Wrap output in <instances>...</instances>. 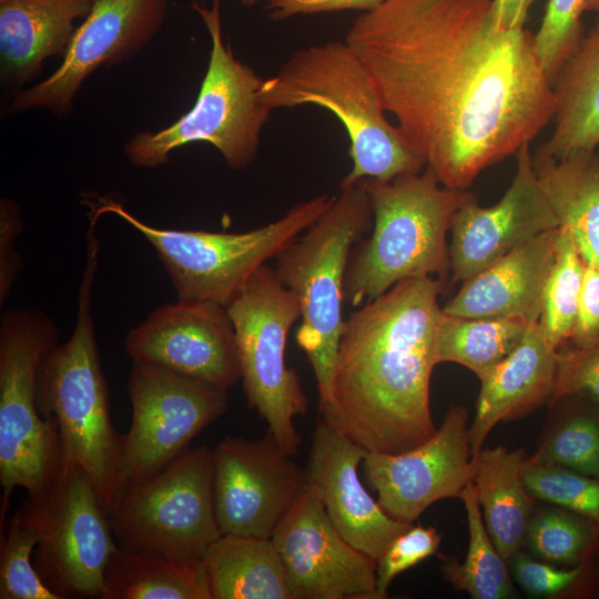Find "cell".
<instances>
[{"instance_id": "obj_17", "label": "cell", "mask_w": 599, "mask_h": 599, "mask_svg": "<svg viewBox=\"0 0 599 599\" xmlns=\"http://www.w3.org/2000/svg\"><path fill=\"white\" fill-rule=\"evenodd\" d=\"M133 362L158 365L229 390L241 379L234 326L227 308L212 301L162 305L125 338Z\"/></svg>"}, {"instance_id": "obj_41", "label": "cell", "mask_w": 599, "mask_h": 599, "mask_svg": "<svg viewBox=\"0 0 599 599\" xmlns=\"http://www.w3.org/2000/svg\"><path fill=\"white\" fill-rule=\"evenodd\" d=\"M573 346L585 347L599 341V268L586 263L577 316L570 338Z\"/></svg>"}, {"instance_id": "obj_32", "label": "cell", "mask_w": 599, "mask_h": 599, "mask_svg": "<svg viewBox=\"0 0 599 599\" xmlns=\"http://www.w3.org/2000/svg\"><path fill=\"white\" fill-rule=\"evenodd\" d=\"M34 529L16 511L1 535L0 599H59L34 568Z\"/></svg>"}, {"instance_id": "obj_5", "label": "cell", "mask_w": 599, "mask_h": 599, "mask_svg": "<svg viewBox=\"0 0 599 599\" xmlns=\"http://www.w3.org/2000/svg\"><path fill=\"white\" fill-rule=\"evenodd\" d=\"M373 212L369 238L352 250L344 303L358 307L400 281L446 275V235L455 212L475 199L466 190L444 186L433 170L390 181L364 179Z\"/></svg>"}, {"instance_id": "obj_30", "label": "cell", "mask_w": 599, "mask_h": 599, "mask_svg": "<svg viewBox=\"0 0 599 599\" xmlns=\"http://www.w3.org/2000/svg\"><path fill=\"white\" fill-rule=\"evenodd\" d=\"M465 506L469 542L463 562L445 558L441 571L456 589L467 591L474 599H507L515 595L506 559L497 550L485 526L473 479L459 497Z\"/></svg>"}, {"instance_id": "obj_39", "label": "cell", "mask_w": 599, "mask_h": 599, "mask_svg": "<svg viewBox=\"0 0 599 599\" xmlns=\"http://www.w3.org/2000/svg\"><path fill=\"white\" fill-rule=\"evenodd\" d=\"M510 571L516 582L530 596L551 597L572 585L581 573V568L558 569L536 561L517 551L509 558Z\"/></svg>"}, {"instance_id": "obj_11", "label": "cell", "mask_w": 599, "mask_h": 599, "mask_svg": "<svg viewBox=\"0 0 599 599\" xmlns=\"http://www.w3.org/2000/svg\"><path fill=\"white\" fill-rule=\"evenodd\" d=\"M120 547L202 562L221 536L213 493V450L189 448L154 476L126 486L106 510Z\"/></svg>"}, {"instance_id": "obj_9", "label": "cell", "mask_w": 599, "mask_h": 599, "mask_svg": "<svg viewBox=\"0 0 599 599\" xmlns=\"http://www.w3.org/2000/svg\"><path fill=\"white\" fill-rule=\"evenodd\" d=\"M59 343L54 322L38 308L6 309L0 318V526L17 487L41 493L64 465L59 427L42 417L37 382L45 355Z\"/></svg>"}, {"instance_id": "obj_6", "label": "cell", "mask_w": 599, "mask_h": 599, "mask_svg": "<svg viewBox=\"0 0 599 599\" xmlns=\"http://www.w3.org/2000/svg\"><path fill=\"white\" fill-rule=\"evenodd\" d=\"M91 195L89 217L114 214L140 232L156 251L182 301H212L227 307L251 275L307 230L334 196L317 195L285 215L242 233L171 230L149 225L112 197Z\"/></svg>"}, {"instance_id": "obj_34", "label": "cell", "mask_w": 599, "mask_h": 599, "mask_svg": "<svg viewBox=\"0 0 599 599\" xmlns=\"http://www.w3.org/2000/svg\"><path fill=\"white\" fill-rule=\"evenodd\" d=\"M524 477L531 496L576 512L599 528V478L528 460Z\"/></svg>"}, {"instance_id": "obj_13", "label": "cell", "mask_w": 599, "mask_h": 599, "mask_svg": "<svg viewBox=\"0 0 599 599\" xmlns=\"http://www.w3.org/2000/svg\"><path fill=\"white\" fill-rule=\"evenodd\" d=\"M128 393L132 422L122 435L123 489L185 453L229 405L226 389L143 362H133Z\"/></svg>"}, {"instance_id": "obj_22", "label": "cell", "mask_w": 599, "mask_h": 599, "mask_svg": "<svg viewBox=\"0 0 599 599\" xmlns=\"http://www.w3.org/2000/svg\"><path fill=\"white\" fill-rule=\"evenodd\" d=\"M94 0H0V78L6 89L20 92L43 63L63 55Z\"/></svg>"}, {"instance_id": "obj_36", "label": "cell", "mask_w": 599, "mask_h": 599, "mask_svg": "<svg viewBox=\"0 0 599 599\" xmlns=\"http://www.w3.org/2000/svg\"><path fill=\"white\" fill-rule=\"evenodd\" d=\"M586 0H548L534 44L542 69L552 80L579 43Z\"/></svg>"}, {"instance_id": "obj_42", "label": "cell", "mask_w": 599, "mask_h": 599, "mask_svg": "<svg viewBox=\"0 0 599 599\" xmlns=\"http://www.w3.org/2000/svg\"><path fill=\"white\" fill-rule=\"evenodd\" d=\"M385 0H275L266 4L270 18L274 21L285 20L298 14H316L342 10H361L370 12Z\"/></svg>"}, {"instance_id": "obj_16", "label": "cell", "mask_w": 599, "mask_h": 599, "mask_svg": "<svg viewBox=\"0 0 599 599\" xmlns=\"http://www.w3.org/2000/svg\"><path fill=\"white\" fill-rule=\"evenodd\" d=\"M271 540L292 599H378L377 561L339 535L313 485L307 483Z\"/></svg>"}, {"instance_id": "obj_37", "label": "cell", "mask_w": 599, "mask_h": 599, "mask_svg": "<svg viewBox=\"0 0 599 599\" xmlns=\"http://www.w3.org/2000/svg\"><path fill=\"white\" fill-rule=\"evenodd\" d=\"M441 536L434 527L412 525L396 536L376 562L378 599L387 597L392 581L403 571L434 555Z\"/></svg>"}, {"instance_id": "obj_24", "label": "cell", "mask_w": 599, "mask_h": 599, "mask_svg": "<svg viewBox=\"0 0 599 599\" xmlns=\"http://www.w3.org/2000/svg\"><path fill=\"white\" fill-rule=\"evenodd\" d=\"M554 129L538 154L562 159L599 145V12L552 80Z\"/></svg>"}, {"instance_id": "obj_25", "label": "cell", "mask_w": 599, "mask_h": 599, "mask_svg": "<svg viewBox=\"0 0 599 599\" xmlns=\"http://www.w3.org/2000/svg\"><path fill=\"white\" fill-rule=\"evenodd\" d=\"M471 479L488 534L507 561L519 551L530 522L531 494L522 450L504 446L471 455Z\"/></svg>"}, {"instance_id": "obj_3", "label": "cell", "mask_w": 599, "mask_h": 599, "mask_svg": "<svg viewBox=\"0 0 599 599\" xmlns=\"http://www.w3.org/2000/svg\"><path fill=\"white\" fill-rule=\"evenodd\" d=\"M99 251L95 225L91 224L75 324L69 339L58 343L41 363L37 405L42 417L52 415L57 420L64 461L88 475L106 512L123 489L122 435L111 422L92 316Z\"/></svg>"}, {"instance_id": "obj_27", "label": "cell", "mask_w": 599, "mask_h": 599, "mask_svg": "<svg viewBox=\"0 0 599 599\" xmlns=\"http://www.w3.org/2000/svg\"><path fill=\"white\" fill-rule=\"evenodd\" d=\"M202 565L212 599H292L271 539L222 535Z\"/></svg>"}, {"instance_id": "obj_43", "label": "cell", "mask_w": 599, "mask_h": 599, "mask_svg": "<svg viewBox=\"0 0 599 599\" xmlns=\"http://www.w3.org/2000/svg\"><path fill=\"white\" fill-rule=\"evenodd\" d=\"M535 0H493L496 23L502 29L524 28L528 11Z\"/></svg>"}, {"instance_id": "obj_12", "label": "cell", "mask_w": 599, "mask_h": 599, "mask_svg": "<svg viewBox=\"0 0 599 599\" xmlns=\"http://www.w3.org/2000/svg\"><path fill=\"white\" fill-rule=\"evenodd\" d=\"M17 512L38 535L32 560L48 588L59 599H101L106 565L120 546L88 475L64 461Z\"/></svg>"}, {"instance_id": "obj_15", "label": "cell", "mask_w": 599, "mask_h": 599, "mask_svg": "<svg viewBox=\"0 0 599 599\" xmlns=\"http://www.w3.org/2000/svg\"><path fill=\"white\" fill-rule=\"evenodd\" d=\"M306 486V470L270 432L257 440L226 436L213 450L214 508L222 535L271 539Z\"/></svg>"}, {"instance_id": "obj_28", "label": "cell", "mask_w": 599, "mask_h": 599, "mask_svg": "<svg viewBox=\"0 0 599 599\" xmlns=\"http://www.w3.org/2000/svg\"><path fill=\"white\" fill-rule=\"evenodd\" d=\"M101 599H212L202 562L119 547L103 576Z\"/></svg>"}, {"instance_id": "obj_23", "label": "cell", "mask_w": 599, "mask_h": 599, "mask_svg": "<svg viewBox=\"0 0 599 599\" xmlns=\"http://www.w3.org/2000/svg\"><path fill=\"white\" fill-rule=\"evenodd\" d=\"M558 349L539 323L529 325L519 345L485 377L468 428L471 455L499 422L518 417L552 396Z\"/></svg>"}, {"instance_id": "obj_10", "label": "cell", "mask_w": 599, "mask_h": 599, "mask_svg": "<svg viewBox=\"0 0 599 599\" xmlns=\"http://www.w3.org/2000/svg\"><path fill=\"white\" fill-rule=\"evenodd\" d=\"M226 308L247 405L267 423L281 448L293 456L302 444L294 418L308 409L298 374L285 364L287 334L301 318L298 301L275 270L264 264Z\"/></svg>"}, {"instance_id": "obj_26", "label": "cell", "mask_w": 599, "mask_h": 599, "mask_svg": "<svg viewBox=\"0 0 599 599\" xmlns=\"http://www.w3.org/2000/svg\"><path fill=\"white\" fill-rule=\"evenodd\" d=\"M534 166L560 227L581 257L599 268V161L595 153L554 159L536 153Z\"/></svg>"}, {"instance_id": "obj_4", "label": "cell", "mask_w": 599, "mask_h": 599, "mask_svg": "<svg viewBox=\"0 0 599 599\" xmlns=\"http://www.w3.org/2000/svg\"><path fill=\"white\" fill-rule=\"evenodd\" d=\"M261 97L271 111L312 104L338 119L352 160L339 187L364 179L390 181L426 167L387 120L364 61L345 40L297 49L277 73L264 79Z\"/></svg>"}, {"instance_id": "obj_33", "label": "cell", "mask_w": 599, "mask_h": 599, "mask_svg": "<svg viewBox=\"0 0 599 599\" xmlns=\"http://www.w3.org/2000/svg\"><path fill=\"white\" fill-rule=\"evenodd\" d=\"M589 519L567 509H551L530 520L526 540L532 552L547 562L578 564L596 530Z\"/></svg>"}, {"instance_id": "obj_1", "label": "cell", "mask_w": 599, "mask_h": 599, "mask_svg": "<svg viewBox=\"0 0 599 599\" xmlns=\"http://www.w3.org/2000/svg\"><path fill=\"white\" fill-rule=\"evenodd\" d=\"M345 41L446 187L466 190L555 116L534 35L499 28L493 0H385L353 21Z\"/></svg>"}, {"instance_id": "obj_31", "label": "cell", "mask_w": 599, "mask_h": 599, "mask_svg": "<svg viewBox=\"0 0 599 599\" xmlns=\"http://www.w3.org/2000/svg\"><path fill=\"white\" fill-rule=\"evenodd\" d=\"M585 265L570 234L559 227L538 322L545 337L557 349L571 338L573 332Z\"/></svg>"}, {"instance_id": "obj_45", "label": "cell", "mask_w": 599, "mask_h": 599, "mask_svg": "<svg viewBox=\"0 0 599 599\" xmlns=\"http://www.w3.org/2000/svg\"><path fill=\"white\" fill-rule=\"evenodd\" d=\"M238 1L245 8H252V7L256 6L260 2L265 1L266 3H270V2H273L275 0H238Z\"/></svg>"}, {"instance_id": "obj_18", "label": "cell", "mask_w": 599, "mask_h": 599, "mask_svg": "<svg viewBox=\"0 0 599 599\" xmlns=\"http://www.w3.org/2000/svg\"><path fill=\"white\" fill-rule=\"evenodd\" d=\"M467 419L464 407L453 406L420 445L400 454L366 451L367 483L389 516L414 522L435 501L460 497L473 475Z\"/></svg>"}, {"instance_id": "obj_7", "label": "cell", "mask_w": 599, "mask_h": 599, "mask_svg": "<svg viewBox=\"0 0 599 599\" xmlns=\"http://www.w3.org/2000/svg\"><path fill=\"white\" fill-rule=\"evenodd\" d=\"M373 224L364 180L339 187L327 210L275 258V273L298 301L296 343L327 394L343 328L344 280L353 246Z\"/></svg>"}, {"instance_id": "obj_20", "label": "cell", "mask_w": 599, "mask_h": 599, "mask_svg": "<svg viewBox=\"0 0 599 599\" xmlns=\"http://www.w3.org/2000/svg\"><path fill=\"white\" fill-rule=\"evenodd\" d=\"M365 455L366 450L321 419L314 430L306 476L319 491L339 535L377 561L413 522L389 516L363 487L357 469Z\"/></svg>"}, {"instance_id": "obj_38", "label": "cell", "mask_w": 599, "mask_h": 599, "mask_svg": "<svg viewBox=\"0 0 599 599\" xmlns=\"http://www.w3.org/2000/svg\"><path fill=\"white\" fill-rule=\"evenodd\" d=\"M586 395L599 405V341L558 349L552 399Z\"/></svg>"}, {"instance_id": "obj_35", "label": "cell", "mask_w": 599, "mask_h": 599, "mask_svg": "<svg viewBox=\"0 0 599 599\" xmlns=\"http://www.w3.org/2000/svg\"><path fill=\"white\" fill-rule=\"evenodd\" d=\"M528 461L599 478V418L587 413L570 416Z\"/></svg>"}, {"instance_id": "obj_40", "label": "cell", "mask_w": 599, "mask_h": 599, "mask_svg": "<svg viewBox=\"0 0 599 599\" xmlns=\"http://www.w3.org/2000/svg\"><path fill=\"white\" fill-rule=\"evenodd\" d=\"M23 230L19 205L8 199L0 201V304L9 296L23 268V258L16 251V241Z\"/></svg>"}, {"instance_id": "obj_44", "label": "cell", "mask_w": 599, "mask_h": 599, "mask_svg": "<svg viewBox=\"0 0 599 599\" xmlns=\"http://www.w3.org/2000/svg\"><path fill=\"white\" fill-rule=\"evenodd\" d=\"M585 11L599 12V0H586Z\"/></svg>"}, {"instance_id": "obj_14", "label": "cell", "mask_w": 599, "mask_h": 599, "mask_svg": "<svg viewBox=\"0 0 599 599\" xmlns=\"http://www.w3.org/2000/svg\"><path fill=\"white\" fill-rule=\"evenodd\" d=\"M169 0H94L78 26L59 67L13 95L9 110L68 114L89 75L138 54L162 28Z\"/></svg>"}, {"instance_id": "obj_19", "label": "cell", "mask_w": 599, "mask_h": 599, "mask_svg": "<svg viewBox=\"0 0 599 599\" xmlns=\"http://www.w3.org/2000/svg\"><path fill=\"white\" fill-rule=\"evenodd\" d=\"M529 144L515 154V177L496 204L485 207L473 199L453 215L448 255L454 282H464L535 236L560 227L539 183Z\"/></svg>"}, {"instance_id": "obj_21", "label": "cell", "mask_w": 599, "mask_h": 599, "mask_svg": "<svg viewBox=\"0 0 599 599\" xmlns=\"http://www.w3.org/2000/svg\"><path fill=\"white\" fill-rule=\"evenodd\" d=\"M559 227L541 233L465 280L443 307L461 317L519 318L538 323Z\"/></svg>"}, {"instance_id": "obj_2", "label": "cell", "mask_w": 599, "mask_h": 599, "mask_svg": "<svg viewBox=\"0 0 599 599\" xmlns=\"http://www.w3.org/2000/svg\"><path fill=\"white\" fill-rule=\"evenodd\" d=\"M443 281L398 282L343 323L322 420L366 451L400 454L436 430L429 404Z\"/></svg>"}, {"instance_id": "obj_29", "label": "cell", "mask_w": 599, "mask_h": 599, "mask_svg": "<svg viewBox=\"0 0 599 599\" xmlns=\"http://www.w3.org/2000/svg\"><path fill=\"white\" fill-rule=\"evenodd\" d=\"M529 325L519 318L461 317L441 309L436 362L460 364L481 379L519 345Z\"/></svg>"}, {"instance_id": "obj_8", "label": "cell", "mask_w": 599, "mask_h": 599, "mask_svg": "<svg viewBox=\"0 0 599 599\" xmlns=\"http://www.w3.org/2000/svg\"><path fill=\"white\" fill-rule=\"evenodd\" d=\"M211 40L206 72L193 106L171 125L136 133L124 146L129 162L138 167H156L170 153L194 142L214 146L234 170L255 159L260 138L271 110L261 91L264 79L235 58L222 33L221 0L210 7L192 0Z\"/></svg>"}]
</instances>
